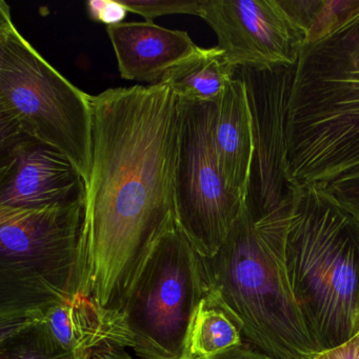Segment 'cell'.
Segmentation results:
<instances>
[{
	"mask_svg": "<svg viewBox=\"0 0 359 359\" xmlns=\"http://www.w3.org/2000/svg\"><path fill=\"white\" fill-rule=\"evenodd\" d=\"M132 13L144 16L146 22H154L159 16L172 14L199 13L201 0H118Z\"/></svg>",
	"mask_w": 359,
	"mask_h": 359,
	"instance_id": "18",
	"label": "cell"
},
{
	"mask_svg": "<svg viewBox=\"0 0 359 359\" xmlns=\"http://www.w3.org/2000/svg\"><path fill=\"white\" fill-rule=\"evenodd\" d=\"M214 146L226 184L247 199L254 153L253 128L247 88L237 75L216 102Z\"/></svg>",
	"mask_w": 359,
	"mask_h": 359,
	"instance_id": "14",
	"label": "cell"
},
{
	"mask_svg": "<svg viewBox=\"0 0 359 359\" xmlns=\"http://www.w3.org/2000/svg\"><path fill=\"white\" fill-rule=\"evenodd\" d=\"M243 344L236 323L209 295H205L189 325L182 359H209Z\"/></svg>",
	"mask_w": 359,
	"mask_h": 359,
	"instance_id": "16",
	"label": "cell"
},
{
	"mask_svg": "<svg viewBox=\"0 0 359 359\" xmlns=\"http://www.w3.org/2000/svg\"><path fill=\"white\" fill-rule=\"evenodd\" d=\"M85 197V180L60 151L26 134L0 135V207L33 209Z\"/></svg>",
	"mask_w": 359,
	"mask_h": 359,
	"instance_id": "11",
	"label": "cell"
},
{
	"mask_svg": "<svg viewBox=\"0 0 359 359\" xmlns=\"http://www.w3.org/2000/svg\"><path fill=\"white\" fill-rule=\"evenodd\" d=\"M201 257L177 226L155 243L121 312L140 359H182L193 314L207 295Z\"/></svg>",
	"mask_w": 359,
	"mask_h": 359,
	"instance_id": "7",
	"label": "cell"
},
{
	"mask_svg": "<svg viewBox=\"0 0 359 359\" xmlns=\"http://www.w3.org/2000/svg\"><path fill=\"white\" fill-rule=\"evenodd\" d=\"M287 274L321 351L359 323V216L314 184L297 187L285 245Z\"/></svg>",
	"mask_w": 359,
	"mask_h": 359,
	"instance_id": "4",
	"label": "cell"
},
{
	"mask_svg": "<svg viewBox=\"0 0 359 359\" xmlns=\"http://www.w3.org/2000/svg\"><path fill=\"white\" fill-rule=\"evenodd\" d=\"M22 133L60 151L88 184L91 95L50 65L20 34L0 0V134Z\"/></svg>",
	"mask_w": 359,
	"mask_h": 359,
	"instance_id": "6",
	"label": "cell"
},
{
	"mask_svg": "<svg viewBox=\"0 0 359 359\" xmlns=\"http://www.w3.org/2000/svg\"><path fill=\"white\" fill-rule=\"evenodd\" d=\"M216 102L178 100L176 224L205 258L224 245L245 201L228 186L218 163Z\"/></svg>",
	"mask_w": 359,
	"mask_h": 359,
	"instance_id": "8",
	"label": "cell"
},
{
	"mask_svg": "<svg viewBox=\"0 0 359 359\" xmlns=\"http://www.w3.org/2000/svg\"><path fill=\"white\" fill-rule=\"evenodd\" d=\"M294 198V197H293ZM291 203L256 219L247 201L224 245L201 257L209 295L270 359H314L321 352L294 296L285 245Z\"/></svg>",
	"mask_w": 359,
	"mask_h": 359,
	"instance_id": "2",
	"label": "cell"
},
{
	"mask_svg": "<svg viewBox=\"0 0 359 359\" xmlns=\"http://www.w3.org/2000/svg\"><path fill=\"white\" fill-rule=\"evenodd\" d=\"M79 359H136L126 348L107 346L88 353Z\"/></svg>",
	"mask_w": 359,
	"mask_h": 359,
	"instance_id": "23",
	"label": "cell"
},
{
	"mask_svg": "<svg viewBox=\"0 0 359 359\" xmlns=\"http://www.w3.org/2000/svg\"><path fill=\"white\" fill-rule=\"evenodd\" d=\"M209 359H270L248 344L233 346Z\"/></svg>",
	"mask_w": 359,
	"mask_h": 359,
	"instance_id": "22",
	"label": "cell"
},
{
	"mask_svg": "<svg viewBox=\"0 0 359 359\" xmlns=\"http://www.w3.org/2000/svg\"><path fill=\"white\" fill-rule=\"evenodd\" d=\"M0 359H79L48 352L27 327L0 332Z\"/></svg>",
	"mask_w": 359,
	"mask_h": 359,
	"instance_id": "17",
	"label": "cell"
},
{
	"mask_svg": "<svg viewBox=\"0 0 359 359\" xmlns=\"http://www.w3.org/2000/svg\"><path fill=\"white\" fill-rule=\"evenodd\" d=\"M295 67L236 69L247 88L254 153L248 186V207L259 219L293 201L297 187L290 182L287 121Z\"/></svg>",
	"mask_w": 359,
	"mask_h": 359,
	"instance_id": "9",
	"label": "cell"
},
{
	"mask_svg": "<svg viewBox=\"0 0 359 359\" xmlns=\"http://www.w3.org/2000/svg\"><path fill=\"white\" fill-rule=\"evenodd\" d=\"M236 69L219 48L196 52L165 73L161 83L168 86L178 100L216 102L235 79Z\"/></svg>",
	"mask_w": 359,
	"mask_h": 359,
	"instance_id": "15",
	"label": "cell"
},
{
	"mask_svg": "<svg viewBox=\"0 0 359 359\" xmlns=\"http://www.w3.org/2000/svg\"><path fill=\"white\" fill-rule=\"evenodd\" d=\"M85 199L0 207V331L34 320L76 294Z\"/></svg>",
	"mask_w": 359,
	"mask_h": 359,
	"instance_id": "5",
	"label": "cell"
},
{
	"mask_svg": "<svg viewBox=\"0 0 359 359\" xmlns=\"http://www.w3.org/2000/svg\"><path fill=\"white\" fill-rule=\"evenodd\" d=\"M76 294L121 310L155 243L176 224L178 100L163 83L91 95Z\"/></svg>",
	"mask_w": 359,
	"mask_h": 359,
	"instance_id": "1",
	"label": "cell"
},
{
	"mask_svg": "<svg viewBox=\"0 0 359 359\" xmlns=\"http://www.w3.org/2000/svg\"><path fill=\"white\" fill-rule=\"evenodd\" d=\"M318 187L359 216V172Z\"/></svg>",
	"mask_w": 359,
	"mask_h": 359,
	"instance_id": "19",
	"label": "cell"
},
{
	"mask_svg": "<svg viewBox=\"0 0 359 359\" xmlns=\"http://www.w3.org/2000/svg\"><path fill=\"white\" fill-rule=\"evenodd\" d=\"M287 151L295 187L359 172V8L304 46L292 83Z\"/></svg>",
	"mask_w": 359,
	"mask_h": 359,
	"instance_id": "3",
	"label": "cell"
},
{
	"mask_svg": "<svg viewBox=\"0 0 359 359\" xmlns=\"http://www.w3.org/2000/svg\"><path fill=\"white\" fill-rule=\"evenodd\" d=\"M87 12L94 22L110 27L123 24L129 11L118 0H90Z\"/></svg>",
	"mask_w": 359,
	"mask_h": 359,
	"instance_id": "20",
	"label": "cell"
},
{
	"mask_svg": "<svg viewBox=\"0 0 359 359\" xmlns=\"http://www.w3.org/2000/svg\"><path fill=\"white\" fill-rule=\"evenodd\" d=\"M314 359H359V323L350 339L335 348L321 351Z\"/></svg>",
	"mask_w": 359,
	"mask_h": 359,
	"instance_id": "21",
	"label": "cell"
},
{
	"mask_svg": "<svg viewBox=\"0 0 359 359\" xmlns=\"http://www.w3.org/2000/svg\"><path fill=\"white\" fill-rule=\"evenodd\" d=\"M198 16L235 68L296 67L308 41L280 0H201Z\"/></svg>",
	"mask_w": 359,
	"mask_h": 359,
	"instance_id": "10",
	"label": "cell"
},
{
	"mask_svg": "<svg viewBox=\"0 0 359 359\" xmlns=\"http://www.w3.org/2000/svg\"><path fill=\"white\" fill-rule=\"evenodd\" d=\"M121 76L155 85L168 71L195 53L188 33L170 30L154 22H123L107 28Z\"/></svg>",
	"mask_w": 359,
	"mask_h": 359,
	"instance_id": "13",
	"label": "cell"
},
{
	"mask_svg": "<svg viewBox=\"0 0 359 359\" xmlns=\"http://www.w3.org/2000/svg\"><path fill=\"white\" fill-rule=\"evenodd\" d=\"M54 354L85 356L107 346L134 348V337L121 310L107 309L81 294L56 304L39 318L22 323ZM0 331V332H6Z\"/></svg>",
	"mask_w": 359,
	"mask_h": 359,
	"instance_id": "12",
	"label": "cell"
}]
</instances>
